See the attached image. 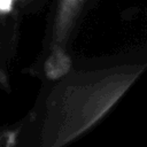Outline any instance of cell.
<instances>
[{
  "mask_svg": "<svg viewBox=\"0 0 147 147\" xmlns=\"http://www.w3.org/2000/svg\"><path fill=\"white\" fill-rule=\"evenodd\" d=\"M145 65H116L80 72L62 82L47 99L41 145L61 147L92 129L119 101Z\"/></svg>",
  "mask_w": 147,
  "mask_h": 147,
  "instance_id": "1",
  "label": "cell"
},
{
  "mask_svg": "<svg viewBox=\"0 0 147 147\" xmlns=\"http://www.w3.org/2000/svg\"><path fill=\"white\" fill-rule=\"evenodd\" d=\"M85 0H59L52 30L53 44H65Z\"/></svg>",
  "mask_w": 147,
  "mask_h": 147,
  "instance_id": "2",
  "label": "cell"
},
{
  "mask_svg": "<svg viewBox=\"0 0 147 147\" xmlns=\"http://www.w3.org/2000/svg\"><path fill=\"white\" fill-rule=\"evenodd\" d=\"M72 68L70 55L63 44H53L52 51L44 63V71L49 80H57L67 76Z\"/></svg>",
  "mask_w": 147,
  "mask_h": 147,
  "instance_id": "3",
  "label": "cell"
}]
</instances>
